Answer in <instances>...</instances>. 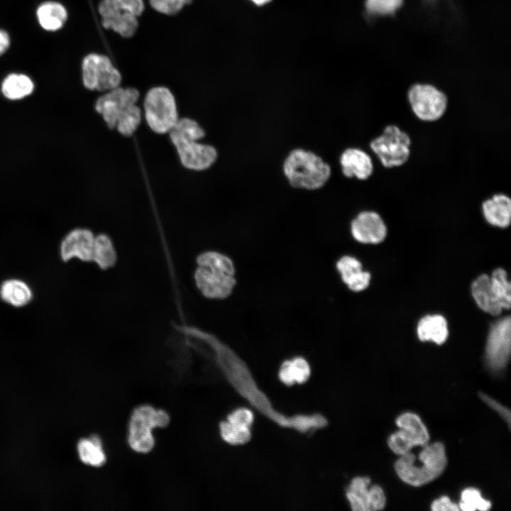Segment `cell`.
Listing matches in <instances>:
<instances>
[{
  "mask_svg": "<svg viewBox=\"0 0 511 511\" xmlns=\"http://www.w3.org/2000/svg\"><path fill=\"white\" fill-rule=\"evenodd\" d=\"M139 98L136 88L118 87L99 97L94 109L109 128H116L123 136H131L142 120V111L137 105Z\"/></svg>",
  "mask_w": 511,
  "mask_h": 511,
  "instance_id": "obj_1",
  "label": "cell"
},
{
  "mask_svg": "<svg viewBox=\"0 0 511 511\" xmlns=\"http://www.w3.org/2000/svg\"><path fill=\"white\" fill-rule=\"evenodd\" d=\"M169 134L180 163L185 168L205 170L216 162V149L209 144L199 142L204 137L205 132L195 120L187 117L179 119Z\"/></svg>",
  "mask_w": 511,
  "mask_h": 511,
  "instance_id": "obj_2",
  "label": "cell"
},
{
  "mask_svg": "<svg viewBox=\"0 0 511 511\" xmlns=\"http://www.w3.org/2000/svg\"><path fill=\"white\" fill-rule=\"evenodd\" d=\"M417 463L410 451L400 455L394 467L398 477L405 483L421 486L438 478L444 471L447 458L444 445L434 442L423 446ZM417 458V457H416Z\"/></svg>",
  "mask_w": 511,
  "mask_h": 511,
  "instance_id": "obj_3",
  "label": "cell"
},
{
  "mask_svg": "<svg viewBox=\"0 0 511 511\" xmlns=\"http://www.w3.org/2000/svg\"><path fill=\"white\" fill-rule=\"evenodd\" d=\"M282 170L292 187L310 191L323 187L331 174L330 165L322 157L302 148L289 153Z\"/></svg>",
  "mask_w": 511,
  "mask_h": 511,
  "instance_id": "obj_4",
  "label": "cell"
},
{
  "mask_svg": "<svg viewBox=\"0 0 511 511\" xmlns=\"http://www.w3.org/2000/svg\"><path fill=\"white\" fill-rule=\"evenodd\" d=\"M170 422L169 414L150 405L135 407L128 425L127 442L130 448L140 454L150 452L155 446L153 430L165 428Z\"/></svg>",
  "mask_w": 511,
  "mask_h": 511,
  "instance_id": "obj_5",
  "label": "cell"
},
{
  "mask_svg": "<svg viewBox=\"0 0 511 511\" xmlns=\"http://www.w3.org/2000/svg\"><path fill=\"white\" fill-rule=\"evenodd\" d=\"M143 113L148 127L158 134L169 133L179 120L175 98L163 86L148 91L143 101Z\"/></svg>",
  "mask_w": 511,
  "mask_h": 511,
  "instance_id": "obj_6",
  "label": "cell"
},
{
  "mask_svg": "<svg viewBox=\"0 0 511 511\" xmlns=\"http://www.w3.org/2000/svg\"><path fill=\"white\" fill-rule=\"evenodd\" d=\"M411 139L409 135L395 125H388L378 137L372 140L370 148L383 167H399L407 162Z\"/></svg>",
  "mask_w": 511,
  "mask_h": 511,
  "instance_id": "obj_7",
  "label": "cell"
},
{
  "mask_svg": "<svg viewBox=\"0 0 511 511\" xmlns=\"http://www.w3.org/2000/svg\"><path fill=\"white\" fill-rule=\"evenodd\" d=\"M407 98L413 113L423 121H437L447 109V96L432 84H412L407 91Z\"/></svg>",
  "mask_w": 511,
  "mask_h": 511,
  "instance_id": "obj_8",
  "label": "cell"
},
{
  "mask_svg": "<svg viewBox=\"0 0 511 511\" xmlns=\"http://www.w3.org/2000/svg\"><path fill=\"white\" fill-rule=\"evenodd\" d=\"M82 79L87 89L106 92L119 87L121 75L107 56L92 53L83 60Z\"/></svg>",
  "mask_w": 511,
  "mask_h": 511,
  "instance_id": "obj_9",
  "label": "cell"
},
{
  "mask_svg": "<svg viewBox=\"0 0 511 511\" xmlns=\"http://www.w3.org/2000/svg\"><path fill=\"white\" fill-rule=\"evenodd\" d=\"M399 430L388 439V445L395 454L402 455L415 446H424L429 441L428 430L421 418L414 413L405 412L396 419Z\"/></svg>",
  "mask_w": 511,
  "mask_h": 511,
  "instance_id": "obj_10",
  "label": "cell"
},
{
  "mask_svg": "<svg viewBox=\"0 0 511 511\" xmlns=\"http://www.w3.org/2000/svg\"><path fill=\"white\" fill-rule=\"evenodd\" d=\"M99 13L105 28L111 29L124 38H130L136 32L138 17L128 0H101Z\"/></svg>",
  "mask_w": 511,
  "mask_h": 511,
  "instance_id": "obj_11",
  "label": "cell"
},
{
  "mask_svg": "<svg viewBox=\"0 0 511 511\" xmlns=\"http://www.w3.org/2000/svg\"><path fill=\"white\" fill-rule=\"evenodd\" d=\"M511 324L510 317L500 319L493 324L488 338L485 355L488 366L493 370L503 369L510 355Z\"/></svg>",
  "mask_w": 511,
  "mask_h": 511,
  "instance_id": "obj_12",
  "label": "cell"
},
{
  "mask_svg": "<svg viewBox=\"0 0 511 511\" xmlns=\"http://www.w3.org/2000/svg\"><path fill=\"white\" fill-rule=\"evenodd\" d=\"M194 281L200 293L208 299L221 300L229 297L236 285L234 275L197 266Z\"/></svg>",
  "mask_w": 511,
  "mask_h": 511,
  "instance_id": "obj_13",
  "label": "cell"
},
{
  "mask_svg": "<svg viewBox=\"0 0 511 511\" xmlns=\"http://www.w3.org/2000/svg\"><path fill=\"white\" fill-rule=\"evenodd\" d=\"M367 477L355 478L351 483L346 495L353 510L373 511L383 510L386 498L383 488L378 485L368 488Z\"/></svg>",
  "mask_w": 511,
  "mask_h": 511,
  "instance_id": "obj_14",
  "label": "cell"
},
{
  "mask_svg": "<svg viewBox=\"0 0 511 511\" xmlns=\"http://www.w3.org/2000/svg\"><path fill=\"white\" fill-rule=\"evenodd\" d=\"M95 235L89 229L75 228L62 238L60 246L61 258L69 261L77 258L83 262H92Z\"/></svg>",
  "mask_w": 511,
  "mask_h": 511,
  "instance_id": "obj_15",
  "label": "cell"
},
{
  "mask_svg": "<svg viewBox=\"0 0 511 511\" xmlns=\"http://www.w3.org/2000/svg\"><path fill=\"white\" fill-rule=\"evenodd\" d=\"M351 230L353 238L363 243H378L387 234L386 226L380 216L370 211H361L353 219Z\"/></svg>",
  "mask_w": 511,
  "mask_h": 511,
  "instance_id": "obj_16",
  "label": "cell"
},
{
  "mask_svg": "<svg viewBox=\"0 0 511 511\" xmlns=\"http://www.w3.org/2000/svg\"><path fill=\"white\" fill-rule=\"evenodd\" d=\"M344 175L360 180L369 178L373 172V164L369 155L357 148L345 149L339 159Z\"/></svg>",
  "mask_w": 511,
  "mask_h": 511,
  "instance_id": "obj_17",
  "label": "cell"
},
{
  "mask_svg": "<svg viewBox=\"0 0 511 511\" xmlns=\"http://www.w3.org/2000/svg\"><path fill=\"white\" fill-rule=\"evenodd\" d=\"M336 268L343 282L355 292L366 289L370 282V273L362 270V265L352 256H344L336 263Z\"/></svg>",
  "mask_w": 511,
  "mask_h": 511,
  "instance_id": "obj_18",
  "label": "cell"
},
{
  "mask_svg": "<svg viewBox=\"0 0 511 511\" xmlns=\"http://www.w3.org/2000/svg\"><path fill=\"white\" fill-rule=\"evenodd\" d=\"M483 213L491 225L505 228L511 221V199L505 194H496L482 204Z\"/></svg>",
  "mask_w": 511,
  "mask_h": 511,
  "instance_id": "obj_19",
  "label": "cell"
},
{
  "mask_svg": "<svg viewBox=\"0 0 511 511\" xmlns=\"http://www.w3.org/2000/svg\"><path fill=\"white\" fill-rule=\"evenodd\" d=\"M472 295L478 307L493 315H498L502 308L498 302L492 288L490 278L480 275L472 284Z\"/></svg>",
  "mask_w": 511,
  "mask_h": 511,
  "instance_id": "obj_20",
  "label": "cell"
},
{
  "mask_svg": "<svg viewBox=\"0 0 511 511\" xmlns=\"http://www.w3.org/2000/svg\"><path fill=\"white\" fill-rule=\"evenodd\" d=\"M0 297L7 304L21 307L27 305L33 298L30 286L24 281L11 278L3 282L0 286Z\"/></svg>",
  "mask_w": 511,
  "mask_h": 511,
  "instance_id": "obj_21",
  "label": "cell"
},
{
  "mask_svg": "<svg viewBox=\"0 0 511 511\" xmlns=\"http://www.w3.org/2000/svg\"><path fill=\"white\" fill-rule=\"evenodd\" d=\"M417 334L422 341H434L442 344L447 339V323L441 315H428L420 319L417 326Z\"/></svg>",
  "mask_w": 511,
  "mask_h": 511,
  "instance_id": "obj_22",
  "label": "cell"
},
{
  "mask_svg": "<svg viewBox=\"0 0 511 511\" xmlns=\"http://www.w3.org/2000/svg\"><path fill=\"white\" fill-rule=\"evenodd\" d=\"M32 79L23 74L13 73L6 76L1 85L2 95L9 101H19L34 91Z\"/></svg>",
  "mask_w": 511,
  "mask_h": 511,
  "instance_id": "obj_23",
  "label": "cell"
},
{
  "mask_svg": "<svg viewBox=\"0 0 511 511\" xmlns=\"http://www.w3.org/2000/svg\"><path fill=\"white\" fill-rule=\"evenodd\" d=\"M118 260V254L112 238L105 233L95 236L92 260L101 270L113 268Z\"/></svg>",
  "mask_w": 511,
  "mask_h": 511,
  "instance_id": "obj_24",
  "label": "cell"
},
{
  "mask_svg": "<svg viewBox=\"0 0 511 511\" xmlns=\"http://www.w3.org/2000/svg\"><path fill=\"white\" fill-rule=\"evenodd\" d=\"M77 449L79 459L86 465L99 467L106 461L102 441L97 434L81 439Z\"/></svg>",
  "mask_w": 511,
  "mask_h": 511,
  "instance_id": "obj_25",
  "label": "cell"
},
{
  "mask_svg": "<svg viewBox=\"0 0 511 511\" xmlns=\"http://www.w3.org/2000/svg\"><path fill=\"white\" fill-rule=\"evenodd\" d=\"M37 17L44 29L54 31L62 27L67 20V13L62 4L49 1L38 7Z\"/></svg>",
  "mask_w": 511,
  "mask_h": 511,
  "instance_id": "obj_26",
  "label": "cell"
},
{
  "mask_svg": "<svg viewBox=\"0 0 511 511\" xmlns=\"http://www.w3.org/2000/svg\"><path fill=\"white\" fill-rule=\"evenodd\" d=\"M310 375V367L303 358H295L285 361L279 371L280 379L286 385L294 383H303Z\"/></svg>",
  "mask_w": 511,
  "mask_h": 511,
  "instance_id": "obj_27",
  "label": "cell"
},
{
  "mask_svg": "<svg viewBox=\"0 0 511 511\" xmlns=\"http://www.w3.org/2000/svg\"><path fill=\"white\" fill-rule=\"evenodd\" d=\"M197 266L234 275L235 267L233 260L226 255L216 251H204L196 257Z\"/></svg>",
  "mask_w": 511,
  "mask_h": 511,
  "instance_id": "obj_28",
  "label": "cell"
},
{
  "mask_svg": "<svg viewBox=\"0 0 511 511\" xmlns=\"http://www.w3.org/2000/svg\"><path fill=\"white\" fill-rule=\"evenodd\" d=\"M403 4L404 0H366L365 13L368 18L394 17Z\"/></svg>",
  "mask_w": 511,
  "mask_h": 511,
  "instance_id": "obj_29",
  "label": "cell"
},
{
  "mask_svg": "<svg viewBox=\"0 0 511 511\" xmlns=\"http://www.w3.org/2000/svg\"><path fill=\"white\" fill-rule=\"evenodd\" d=\"M492 288L495 297L502 309L510 307V284L507 280V273L502 268L495 270L490 278Z\"/></svg>",
  "mask_w": 511,
  "mask_h": 511,
  "instance_id": "obj_30",
  "label": "cell"
},
{
  "mask_svg": "<svg viewBox=\"0 0 511 511\" xmlns=\"http://www.w3.org/2000/svg\"><path fill=\"white\" fill-rule=\"evenodd\" d=\"M458 507L463 511H486L490 509L491 502L484 499L478 489L468 488L461 492Z\"/></svg>",
  "mask_w": 511,
  "mask_h": 511,
  "instance_id": "obj_31",
  "label": "cell"
},
{
  "mask_svg": "<svg viewBox=\"0 0 511 511\" xmlns=\"http://www.w3.org/2000/svg\"><path fill=\"white\" fill-rule=\"evenodd\" d=\"M219 429L222 439L229 444H241L250 439L251 433L248 427L235 424L226 420L221 422Z\"/></svg>",
  "mask_w": 511,
  "mask_h": 511,
  "instance_id": "obj_32",
  "label": "cell"
},
{
  "mask_svg": "<svg viewBox=\"0 0 511 511\" xmlns=\"http://www.w3.org/2000/svg\"><path fill=\"white\" fill-rule=\"evenodd\" d=\"M192 0H149L151 6L157 11L173 15L180 12L182 8Z\"/></svg>",
  "mask_w": 511,
  "mask_h": 511,
  "instance_id": "obj_33",
  "label": "cell"
},
{
  "mask_svg": "<svg viewBox=\"0 0 511 511\" xmlns=\"http://www.w3.org/2000/svg\"><path fill=\"white\" fill-rule=\"evenodd\" d=\"M479 397L488 406L495 411L505 421L510 428L511 424L510 410L484 392H480Z\"/></svg>",
  "mask_w": 511,
  "mask_h": 511,
  "instance_id": "obj_34",
  "label": "cell"
},
{
  "mask_svg": "<svg viewBox=\"0 0 511 511\" xmlns=\"http://www.w3.org/2000/svg\"><path fill=\"white\" fill-rule=\"evenodd\" d=\"M253 420V413L249 410L244 408L236 410L227 417L228 422L248 427H250Z\"/></svg>",
  "mask_w": 511,
  "mask_h": 511,
  "instance_id": "obj_35",
  "label": "cell"
},
{
  "mask_svg": "<svg viewBox=\"0 0 511 511\" xmlns=\"http://www.w3.org/2000/svg\"><path fill=\"white\" fill-rule=\"evenodd\" d=\"M431 509L433 511H456L460 510L458 505L452 502L447 496H441L434 500L431 505Z\"/></svg>",
  "mask_w": 511,
  "mask_h": 511,
  "instance_id": "obj_36",
  "label": "cell"
},
{
  "mask_svg": "<svg viewBox=\"0 0 511 511\" xmlns=\"http://www.w3.org/2000/svg\"><path fill=\"white\" fill-rule=\"evenodd\" d=\"M9 37L8 34L0 30V55H1L9 46Z\"/></svg>",
  "mask_w": 511,
  "mask_h": 511,
  "instance_id": "obj_37",
  "label": "cell"
},
{
  "mask_svg": "<svg viewBox=\"0 0 511 511\" xmlns=\"http://www.w3.org/2000/svg\"><path fill=\"white\" fill-rule=\"evenodd\" d=\"M440 0H421L422 3L427 6L434 7L435 6Z\"/></svg>",
  "mask_w": 511,
  "mask_h": 511,
  "instance_id": "obj_38",
  "label": "cell"
},
{
  "mask_svg": "<svg viewBox=\"0 0 511 511\" xmlns=\"http://www.w3.org/2000/svg\"><path fill=\"white\" fill-rule=\"evenodd\" d=\"M253 1L255 4L258 6L264 5L267 3H268L270 0H251Z\"/></svg>",
  "mask_w": 511,
  "mask_h": 511,
  "instance_id": "obj_39",
  "label": "cell"
}]
</instances>
